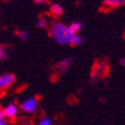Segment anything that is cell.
<instances>
[{
  "label": "cell",
  "mask_w": 125,
  "mask_h": 125,
  "mask_svg": "<svg viewBox=\"0 0 125 125\" xmlns=\"http://www.w3.org/2000/svg\"><path fill=\"white\" fill-rule=\"evenodd\" d=\"M15 82V76L12 74H3L0 75V92L9 88Z\"/></svg>",
  "instance_id": "4"
},
{
  "label": "cell",
  "mask_w": 125,
  "mask_h": 125,
  "mask_svg": "<svg viewBox=\"0 0 125 125\" xmlns=\"http://www.w3.org/2000/svg\"><path fill=\"white\" fill-rule=\"evenodd\" d=\"M17 36H18V38L20 39L21 42H26L27 39H28V34H27L26 31H23V30H20L17 32Z\"/></svg>",
  "instance_id": "11"
},
{
  "label": "cell",
  "mask_w": 125,
  "mask_h": 125,
  "mask_svg": "<svg viewBox=\"0 0 125 125\" xmlns=\"http://www.w3.org/2000/svg\"><path fill=\"white\" fill-rule=\"evenodd\" d=\"M67 27H68V29H69V31L72 32V34L77 35L78 31L82 29V23L78 22V21H75V22H72L69 26H67Z\"/></svg>",
  "instance_id": "7"
},
{
  "label": "cell",
  "mask_w": 125,
  "mask_h": 125,
  "mask_svg": "<svg viewBox=\"0 0 125 125\" xmlns=\"http://www.w3.org/2000/svg\"><path fill=\"white\" fill-rule=\"evenodd\" d=\"M18 106L15 104V103H9L7 104L5 107L2 108V112L5 114V117L6 118H15L17 115H18Z\"/></svg>",
  "instance_id": "5"
},
{
  "label": "cell",
  "mask_w": 125,
  "mask_h": 125,
  "mask_svg": "<svg viewBox=\"0 0 125 125\" xmlns=\"http://www.w3.org/2000/svg\"><path fill=\"white\" fill-rule=\"evenodd\" d=\"M104 70H106V65H105L104 62H98V64H96L93 69V73H92V75H91V83L92 84L97 83V82L101 79L102 74H103Z\"/></svg>",
  "instance_id": "3"
},
{
  "label": "cell",
  "mask_w": 125,
  "mask_h": 125,
  "mask_svg": "<svg viewBox=\"0 0 125 125\" xmlns=\"http://www.w3.org/2000/svg\"><path fill=\"white\" fill-rule=\"evenodd\" d=\"M50 11H52V13L54 16H56V17H59V16H62V12H64L62 6L58 5V3H54V5L52 6V8H50Z\"/></svg>",
  "instance_id": "9"
},
{
  "label": "cell",
  "mask_w": 125,
  "mask_h": 125,
  "mask_svg": "<svg viewBox=\"0 0 125 125\" xmlns=\"http://www.w3.org/2000/svg\"><path fill=\"white\" fill-rule=\"evenodd\" d=\"M50 35L52 39L59 45L66 46L70 45L73 46L74 39L76 35L72 34L67 26H65L62 22H54L50 27Z\"/></svg>",
  "instance_id": "1"
},
{
  "label": "cell",
  "mask_w": 125,
  "mask_h": 125,
  "mask_svg": "<svg viewBox=\"0 0 125 125\" xmlns=\"http://www.w3.org/2000/svg\"><path fill=\"white\" fill-rule=\"evenodd\" d=\"M38 107V99L36 97H31V98H27L26 101H23L20 104V109L22 112L27 113V114H32L37 111Z\"/></svg>",
  "instance_id": "2"
},
{
  "label": "cell",
  "mask_w": 125,
  "mask_h": 125,
  "mask_svg": "<svg viewBox=\"0 0 125 125\" xmlns=\"http://www.w3.org/2000/svg\"><path fill=\"white\" fill-rule=\"evenodd\" d=\"M50 0H35V2L36 3H45V2H48Z\"/></svg>",
  "instance_id": "14"
},
{
  "label": "cell",
  "mask_w": 125,
  "mask_h": 125,
  "mask_svg": "<svg viewBox=\"0 0 125 125\" xmlns=\"http://www.w3.org/2000/svg\"><path fill=\"white\" fill-rule=\"evenodd\" d=\"M6 58H7V52L3 49V47L0 45V62H3Z\"/></svg>",
  "instance_id": "13"
},
{
  "label": "cell",
  "mask_w": 125,
  "mask_h": 125,
  "mask_svg": "<svg viewBox=\"0 0 125 125\" xmlns=\"http://www.w3.org/2000/svg\"></svg>",
  "instance_id": "18"
},
{
  "label": "cell",
  "mask_w": 125,
  "mask_h": 125,
  "mask_svg": "<svg viewBox=\"0 0 125 125\" xmlns=\"http://www.w3.org/2000/svg\"><path fill=\"white\" fill-rule=\"evenodd\" d=\"M72 66V59L70 58H65V59H62L60 62H58L56 64V70L59 72V73H66L69 67Z\"/></svg>",
  "instance_id": "6"
},
{
  "label": "cell",
  "mask_w": 125,
  "mask_h": 125,
  "mask_svg": "<svg viewBox=\"0 0 125 125\" xmlns=\"http://www.w3.org/2000/svg\"><path fill=\"white\" fill-rule=\"evenodd\" d=\"M7 124H8V122H7V120H6V118L0 120V125H7Z\"/></svg>",
  "instance_id": "16"
},
{
  "label": "cell",
  "mask_w": 125,
  "mask_h": 125,
  "mask_svg": "<svg viewBox=\"0 0 125 125\" xmlns=\"http://www.w3.org/2000/svg\"><path fill=\"white\" fill-rule=\"evenodd\" d=\"M52 122L49 117H45V118L39 121V123H38V125H52Z\"/></svg>",
  "instance_id": "12"
},
{
  "label": "cell",
  "mask_w": 125,
  "mask_h": 125,
  "mask_svg": "<svg viewBox=\"0 0 125 125\" xmlns=\"http://www.w3.org/2000/svg\"><path fill=\"white\" fill-rule=\"evenodd\" d=\"M104 3L109 8H115L125 3V0H105Z\"/></svg>",
  "instance_id": "8"
},
{
  "label": "cell",
  "mask_w": 125,
  "mask_h": 125,
  "mask_svg": "<svg viewBox=\"0 0 125 125\" xmlns=\"http://www.w3.org/2000/svg\"><path fill=\"white\" fill-rule=\"evenodd\" d=\"M47 26H48L47 19L44 18V17H40V18L38 19V21H37V27H38V28H46Z\"/></svg>",
  "instance_id": "10"
},
{
  "label": "cell",
  "mask_w": 125,
  "mask_h": 125,
  "mask_svg": "<svg viewBox=\"0 0 125 125\" xmlns=\"http://www.w3.org/2000/svg\"><path fill=\"white\" fill-rule=\"evenodd\" d=\"M118 62H120L122 66H125V57H122L120 60H118Z\"/></svg>",
  "instance_id": "15"
},
{
  "label": "cell",
  "mask_w": 125,
  "mask_h": 125,
  "mask_svg": "<svg viewBox=\"0 0 125 125\" xmlns=\"http://www.w3.org/2000/svg\"><path fill=\"white\" fill-rule=\"evenodd\" d=\"M3 118H6V117H5V114H3L2 109L0 108V120H3Z\"/></svg>",
  "instance_id": "17"
}]
</instances>
